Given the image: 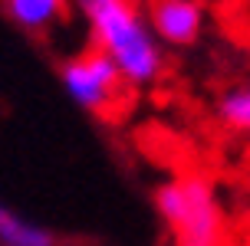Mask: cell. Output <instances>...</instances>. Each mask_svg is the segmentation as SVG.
<instances>
[{"instance_id":"7a4b0ae2","label":"cell","mask_w":250,"mask_h":246,"mask_svg":"<svg viewBox=\"0 0 250 246\" xmlns=\"http://www.w3.org/2000/svg\"><path fill=\"white\" fill-rule=\"evenodd\" d=\"M151 207L171 236V246H230L224 197L211 174L185 171L151 190Z\"/></svg>"},{"instance_id":"5b68a950","label":"cell","mask_w":250,"mask_h":246,"mask_svg":"<svg viewBox=\"0 0 250 246\" xmlns=\"http://www.w3.org/2000/svg\"><path fill=\"white\" fill-rule=\"evenodd\" d=\"M0 246H62V236L0 197Z\"/></svg>"},{"instance_id":"8992f818","label":"cell","mask_w":250,"mask_h":246,"mask_svg":"<svg viewBox=\"0 0 250 246\" xmlns=\"http://www.w3.org/2000/svg\"><path fill=\"white\" fill-rule=\"evenodd\" d=\"M3 13L23 33H46L66 20L69 0H3Z\"/></svg>"},{"instance_id":"277c9868","label":"cell","mask_w":250,"mask_h":246,"mask_svg":"<svg viewBox=\"0 0 250 246\" xmlns=\"http://www.w3.org/2000/svg\"><path fill=\"white\" fill-rule=\"evenodd\" d=\"M145 20L162 46L188 49L204 37L208 7L204 0H148Z\"/></svg>"},{"instance_id":"52a82bcc","label":"cell","mask_w":250,"mask_h":246,"mask_svg":"<svg viewBox=\"0 0 250 246\" xmlns=\"http://www.w3.org/2000/svg\"><path fill=\"white\" fill-rule=\"evenodd\" d=\"M214 115L234 135H250V82L224 89L214 102Z\"/></svg>"},{"instance_id":"6da1fadb","label":"cell","mask_w":250,"mask_h":246,"mask_svg":"<svg viewBox=\"0 0 250 246\" xmlns=\"http://www.w3.org/2000/svg\"><path fill=\"white\" fill-rule=\"evenodd\" d=\"M89 26L92 46L119 66L125 86L148 89L165 76V46L135 0H69Z\"/></svg>"},{"instance_id":"3957f363","label":"cell","mask_w":250,"mask_h":246,"mask_svg":"<svg viewBox=\"0 0 250 246\" xmlns=\"http://www.w3.org/2000/svg\"><path fill=\"white\" fill-rule=\"evenodd\" d=\"M60 86L76 109L89 115H109L122 98L125 79L102 49L89 46L60 62Z\"/></svg>"}]
</instances>
